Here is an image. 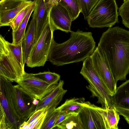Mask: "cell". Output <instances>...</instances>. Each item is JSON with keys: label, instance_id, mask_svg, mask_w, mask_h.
I'll return each instance as SVG.
<instances>
[{"label": "cell", "instance_id": "cell-16", "mask_svg": "<svg viewBox=\"0 0 129 129\" xmlns=\"http://www.w3.org/2000/svg\"><path fill=\"white\" fill-rule=\"evenodd\" d=\"M112 98L115 107L129 110V79L117 87Z\"/></svg>", "mask_w": 129, "mask_h": 129}, {"label": "cell", "instance_id": "cell-15", "mask_svg": "<svg viewBox=\"0 0 129 129\" xmlns=\"http://www.w3.org/2000/svg\"><path fill=\"white\" fill-rule=\"evenodd\" d=\"M64 84L63 80H60L52 90L39 100L35 111L45 108L47 110L56 108L67 91L64 89Z\"/></svg>", "mask_w": 129, "mask_h": 129}, {"label": "cell", "instance_id": "cell-9", "mask_svg": "<svg viewBox=\"0 0 129 129\" xmlns=\"http://www.w3.org/2000/svg\"><path fill=\"white\" fill-rule=\"evenodd\" d=\"M16 110L21 124L35 112L39 100L34 99L19 85H13Z\"/></svg>", "mask_w": 129, "mask_h": 129}, {"label": "cell", "instance_id": "cell-33", "mask_svg": "<svg viewBox=\"0 0 129 129\" xmlns=\"http://www.w3.org/2000/svg\"><path fill=\"white\" fill-rule=\"evenodd\" d=\"M129 0H123L124 2H125L128 1Z\"/></svg>", "mask_w": 129, "mask_h": 129}, {"label": "cell", "instance_id": "cell-29", "mask_svg": "<svg viewBox=\"0 0 129 129\" xmlns=\"http://www.w3.org/2000/svg\"><path fill=\"white\" fill-rule=\"evenodd\" d=\"M115 109L120 115L129 119V110L118 107H115Z\"/></svg>", "mask_w": 129, "mask_h": 129}, {"label": "cell", "instance_id": "cell-27", "mask_svg": "<svg viewBox=\"0 0 129 129\" xmlns=\"http://www.w3.org/2000/svg\"><path fill=\"white\" fill-rule=\"evenodd\" d=\"M118 14L122 18V24L129 29V0L124 2L121 6Z\"/></svg>", "mask_w": 129, "mask_h": 129}, {"label": "cell", "instance_id": "cell-31", "mask_svg": "<svg viewBox=\"0 0 129 129\" xmlns=\"http://www.w3.org/2000/svg\"><path fill=\"white\" fill-rule=\"evenodd\" d=\"M124 119L126 121V122H127V123L129 125V119L128 118L126 117H124Z\"/></svg>", "mask_w": 129, "mask_h": 129}, {"label": "cell", "instance_id": "cell-14", "mask_svg": "<svg viewBox=\"0 0 129 129\" xmlns=\"http://www.w3.org/2000/svg\"><path fill=\"white\" fill-rule=\"evenodd\" d=\"M34 1V9L32 17L35 19L36 22L35 43L49 23V16L51 7L49 0H35Z\"/></svg>", "mask_w": 129, "mask_h": 129}, {"label": "cell", "instance_id": "cell-10", "mask_svg": "<svg viewBox=\"0 0 129 129\" xmlns=\"http://www.w3.org/2000/svg\"><path fill=\"white\" fill-rule=\"evenodd\" d=\"M16 83L33 98L39 100L52 90L57 84L50 85L34 76L33 74L25 72Z\"/></svg>", "mask_w": 129, "mask_h": 129}, {"label": "cell", "instance_id": "cell-8", "mask_svg": "<svg viewBox=\"0 0 129 129\" xmlns=\"http://www.w3.org/2000/svg\"><path fill=\"white\" fill-rule=\"evenodd\" d=\"M78 113L83 129H111L107 109L87 101Z\"/></svg>", "mask_w": 129, "mask_h": 129}, {"label": "cell", "instance_id": "cell-25", "mask_svg": "<svg viewBox=\"0 0 129 129\" xmlns=\"http://www.w3.org/2000/svg\"><path fill=\"white\" fill-rule=\"evenodd\" d=\"M99 0H77L84 19L87 18Z\"/></svg>", "mask_w": 129, "mask_h": 129}, {"label": "cell", "instance_id": "cell-23", "mask_svg": "<svg viewBox=\"0 0 129 129\" xmlns=\"http://www.w3.org/2000/svg\"><path fill=\"white\" fill-rule=\"evenodd\" d=\"M47 112L41 129H52L60 113L58 108L49 109Z\"/></svg>", "mask_w": 129, "mask_h": 129}, {"label": "cell", "instance_id": "cell-12", "mask_svg": "<svg viewBox=\"0 0 129 129\" xmlns=\"http://www.w3.org/2000/svg\"><path fill=\"white\" fill-rule=\"evenodd\" d=\"M34 1L22 0H0V26H10L16 15Z\"/></svg>", "mask_w": 129, "mask_h": 129}, {"label": "cell", "instance_id": "cell-22", "mask_svg": "<svg viewBox=\"0 0 129 129\" xmlns=\"http://www.w3.org/2000/svg\"><path fill=\"white\" fill-rule=\"evenodd\" d=\"M58 3L67 9L72 21L77 18L81 12L77 0H58Z\"/></svg>", "mask_w": 129, "mask_h": 129}, {"label": "cell", "instance_id": "cell-5", "mask_svg": "<svg viewBox=\"0 0 129 129\" xmlns=\"http://www.w3.org/2000/svg\"><path fill=\"white\" fill-rule=\"evenodd\" d=\"M118 9L115 0H99L86 20L92 28L111 27L118 22Z\"/></svg>", "mask_w": 129, "mask_h": 129}, {"label": "cell", "instance_id": "cell-28", "mask_svg": "<svg viewBox=\"0 0 129 129\" xmlns=\"http://www.w3.org/2000/svg\"><path fill=\"white\" fill-rule=\"evenodd\" d=\"M0 106V129H6V115L1 105Z\"/></svg>", "mask_w": 129, "mask_h": 129}, {"label": "cell", "instance_id": "cell-2", "mask_svg": "<svg viewBox=\"0 0 129 129\" xmlns=\"http://www.w3.org/2000/svg\"><path fill=\"white\" fill-rule=\"evenodd\" d=\"M95 46L91 32L72 31L70 38L63 43L53 40L47 61L58 66L83 61L92 53Z\"/></svg>", "mask_w": 129, "mask_h": 129}, {"label": "cell", "instance_id": "cell-3", "mask_svg": "<svg viewBox=\"0 0 129 129\" xmlns=\"http://www.w3.org/2000/svg\"><path fill=\"white\" fill-rule=\"evenodd\" d=\"M23 41L14 44L0 35V75L12 82H17L25 72Z\"/></svg>", "mask_w": 129, "mask_h": 129}, {"label": "cell", "instance_id": "cell-32", "mask_svg": "<svg viewBox=\"0 0 129 129\" xmlns=\"http://www.w3.org/2000/svg\"><path fill=\"white\" fill-rule=\"evenodd\" d=\"M22 0L28 1H34L35 0Z\"/></svg>", "mask_w": 129, "mask_h": 129}, {"label": "cell", "instance_id": "cell-11", "mask_svg": "<svg viewBox=\"0 0 129 129\" xmlns=\"http://www.w3.org/2000/svg\"><path fill=\"white\" fill-rule=\"evenodd\" d=\"M90 56L95 70L110 95L112 96L115 92L117 83L109 67L97 48Z\"/></svg>", "mask_w": 129, "mask_h": 129}, {"label": "cell", "instance_id": "cell-17", "mask_svg": "<svg viewBox=\"0 0 129 129\" xmlns=\"http://www.w3.org/2000/svg\"><path fill=\"white\" fill-rule=\"evenodd\" d=\"M36 30V21L32 17L25 33L23 43V57L25 62L35 43Z\"/></svg>", "mask_w": 129, "mask_h": 129}, {"label": "cell", "instance_id": "cell-26", "mask_svg": "<svg viewBox=\"0 0 129 129\" xmlns=\"http://www.w3.org/2000/svg\"><path fill=\"white\" fill-rule=\"evenodd\" d=\"M34 3L32 5L27 7L20 12L16 16L10 24L12 31H16L24 19L28 11Z\"/></svg>", "mask_w": 129, "mask_h": 129}, {"label": "cell", "instance_id": "cell-19", "mask_svg": "<svg viewBox=\"0 0 129 129\" xmlns=\"http://www.w3.org/2000/svg\"><path fill=\"white\" fill-rule=\"evenodd\" d=\"M84 101V99L82 98L68 99L58 108L60 113H78L82 108L87 103V101Z\"/></svg>", "mask_w": 129, "mask_h": 129}, {"label": "cell", "instance_id": "cell-6", "mask_svg": "<svg viewBox=\"0 0 129 129\" xmlns=\"http://www.w3.org/2000/svg\"><path fill=\"white\" fill-rule=\"evenodd\" d=\"M0 105L6 115V129H19L21 125L16 108L12 82L0 75Z\"/></svg>", "mask_w": 129, "mask_h": 129}, {"label": "cell", "instance_id": "cell-1", "mask_svg": "<svg viewBox=\"0 0 129 129\" xmlns=\"http://www.w3.org/2000/svg\"><path fill=\"white\" fill-rule=\"evenodd\" d=\"M117 83L129 73V30L116 26L102 34L96 47Z\"/></svg>", "mask_w": 129, "mask_h": 129}, {"label": "cell", "instance_id": "cell-18", "mask_svg": "<svg viewBox=\"0 0 129 129\" xmlns=\"http://www.w3.org/2000/svg\"><path fill=\"white\" fill-rule=\"evenodd\" d=\"M47 112L46 108L38 110L21 124L20 129H41Z\"/></svg>", "mask_w": 129, "mask_h": 129}, {"label": "cell", "instance_id": "cell-20", "mask_svg": "<svg viewBox=\"0 0 129 129\" xmlns=\"http://www.w3.org/2000/svg\"><path fill=\"white\" fill-rule=\"evenodd\" d=\"M55 129H83V127L78 113H73L67 117Z\"/></svg>", "mask_w": 129, "mask_h": 129}, {"label": "cell", "instance_id": "cell-4", "mask_svg": "<svg viewBox=\"0 0 129 129\" xmlns=\"http://www.w3.org/2000/svg\"><path fill=\"white\" fill-rule=\"evenodd\" d=\"M80 74L87 81V88L91 92L92 96L96 97L97 103L105 109L115 108L112 99L106 88L101 81L92 64L90 56L83 61Z\"/></svg>", "mask_w": 129, "mask_h": 129}, {"label": "cell", "instance_id": "cell-7", "mask_svg": "<svg viewBox=\"0 0 129 129\" xmlns=\"http://www.w3.org/2000/svg\"><path fill=\"white\" fill-rule=\"evenodd\" d=\"M54 31L49 23L33 46L25 63L31 68L43 66L47 61L53 40Z\"/></svg>", "mask_w": 129, "mask_h": 129}, {"label": "cell", "instance_id": "cell-24", "mask_svg": "<svg viewBox=\"0 0 129 129\" xmlns=\"http://www.w3.org/2000/svg\"><path fill=\"white\" fill-rule=\"evenodd\" d=\"M33 75L50 85L58 84L60 77L59 74L50 71L40 72L37 74H33Z\"/></svg>", "mask_w": 129, "mask_h": 129}, {"label": "cell", "instance_id": "cell-13", "mask_svg": "<svg viewBox=\"0 0 129 129\" xmlns=\"http://www.w3.org/2000/svg\"><path fill=\"white\" fill-rule=\"evenodd\" d=\"M72 20L68 11L60 4L52 6L49 16V24L54 31L59 30L65 32H71Z\"/></svg>", "mask_w": 129, "mask_h": 129}, {"label": "cell", "instance_id": "cell-21", "mask_svg": "<svg viewBox=\"0 0 129 129\" xmlns=\"http://www.w3.org/2000/svg\"><path fill=\"white\" fill-rule=\"evenodd\" d=\"M34 9V3L28 11L25 17L20 25L17 29L12 31V42L14 44H18L23 40L28 22Z\"/></svg>", "mask_w": 129, "mask_h": 129}, {"label": "cell", "instance_id": "cell-30", "mask_svg": "<svg viewBox=\"0 0 129 129\" xmlns=\"http://www.w3.org/2000/svg\"><path fill=\"white\" fill-rule=\"evenodd\" d=\"M58 0H49V3L51 7L58 3Z\"/></svg>", "mask_w": 129, "mask_h": 129}]
</instances>
